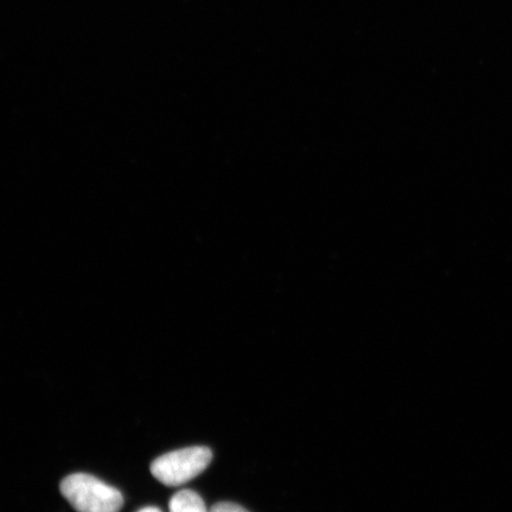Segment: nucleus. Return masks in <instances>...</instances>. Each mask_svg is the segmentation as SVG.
Returning <instances> with one entry per match:
<instances>
[{"instance_id":"39448f33","label":"nucleus","mask_w":512,"mask_h":512,"mask_svg":"<svg viewBox=\"0 0 512 512\" xmlns=\"http://www.w3.org/2000/svg\"><path fill=\"white\" fill-rule=\"evenodd\" d=\"M138 512H162L156 507H146L144 509H140Z\"/></svg>"},{"instance_id":"20e7f679","label":"nucleus","mask_w":512,"mask_h":512,"mask_svg":"<svg viewBox=\"0 0 512 512\" xmlns=\"http://www.w3.org/2000/svg\"><path fill=\"white\" fill-rule=\"evenodd\" d=\"M209 512H249L245 508H242L241 505L230 503V502H221L214 505L213 508L209 510Z\"/></svg>"},{"instance_id":"f03ea898","label":"nucleus","mask_w":512,"mask_h":512,"mask_svg":"<svg viewBox=\"0 0 512 512\" xmlns=\"http://www.w3.org/2000/svg\"><path fill=\"white\" fill-rule=\"evenodd\" d=\"M213 460V452L204 446L182 448L163 454L151 464V473L166 486H181L200 476Z\"/></svg>"},{"instance_id":"f257e3e1","label":"nucleus","mask_w":512,"mask_h":512,"mask_svg":"<svg viewBox=\"0 0 512 512\" xmlns=\"http://www.w3.org/2000/svg\"><path fill=\"white\" fill-rule=\"evenodd\" d=\"M61 494L78 512H119L124 497L118 489L87 473H74L60 484Z\"/></svg>"},{"instance_id":"7ed1b4c3","label":"nucleus","mask_w":512,"mask_h":512,"mask_svg":"<svg viewBox=\"0 0 512 512\" xmlns=\"http://www.w3.org/2000/svg\"><path fill=\"white\" fill-rule=\"evenodd\" d=\"M170 512H209L202 497L192 490H182L170 499Z\"/></svg>"}]
</instances>
